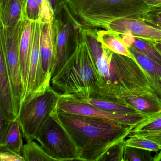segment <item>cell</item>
<instances>
[{"instance_id": "1", "label": "cell", "mask_w": 161, "mask_h": 161, "mask_svg": "<svg viewBox=\"0 0 161 161\" xmlns=\"http://www.w3.org/2000/svg\"><path fill=\"white\" fill-rule=\"evenodd\" d=\"M58 115L79 152V161H101L114 146L122 143L135 126L59 112Z\"/></svg>"}, {"instance_id": "2", "label": "cell", "mask_w": 161, "mask_h": 161, "mask_svg": "<svg viewBox=\"0 0 161 161\" xmlns=\"http://www.w3.org/2000/svg\"><path fill=\"white\" fill-rule=\"evenodd\" d=\"M75 49L60 70L53 76L52 87L59 94L76 97H89L99 81L96 63L82 29Z\"/></svg>"}, {"instance_id": "3", "label": "cell", "mask_w": 161, "mask_h": 161, "mask_svg": "<svg viewBox=\"0 0 161 161\" xmlns=\"http://www.w3.org/2000/svg\"><path fill=\"white\" fill-rule=\"evenodd\" d=\"M112 79L128 92L161 102V92L156 84L134 59L113 53Z\"/></svg>"}, {"instance_id": "4", "label": "cell", "mask_w": 161, "mask_h": 161, "mask_svg": "<svg viewBox=\"0 0 161 161\" xmlns=\"http://www.w3.org/2000/svg\"><path fill=\"white\" fill-rule=\"evenodd\" d=\"M60 95L52 86L20 105L17 118L27 142L36 140L43 125L57 108Z\"/></svg>"}, {"instance_id": "5", "label": "cell", "mask_w": 161, "mask_h": 161, "mask_svg": "<svg viewBox=\"0 0 161 161\" xmlns=\"http://www.w3.org/2000/svg\"><path fill=\"white\" fill-rule=\"evenodd\" d=\"M36 140L55 161H79L78 148L60 121L57 108L44 123Z\"/></svg>"}, {"instance_id": "6", "label": "cell", "mask_w": 161, "mask_h": 161, "mask_svg": "<svg viewBox=\"0 0 161 161\" xmlns=\"http://www.w3.org/2000/svg\"><path fill=\"white\" fill-rule=\"evenodd\" d=\"M27 19L22 17L11 27L1 25L0 48L3 50L10 80L18 104L20 106L23 85L20 72L19 47L20 38Z\"/></svg>"}, {"instance_id": "7", "label": "cell", "mask_w": 161, "mask_h": 161, "mask_svg": "<svg viewBox=\"0 0 161 161\" xmlns=\"http://www.w3.org/2000/svg\"><path fill=\"white\" fill-rule=\"evenodd\" d=\"M89 97L103 99L133 108L149 117L161 112V102L134 95L114 82H98L92 88Z\"/></svg>"}, {"instance_id": "8", "label": "cell", "mask_w": 161, "mask_h": 161, "mask_svg": "<svg viewBox=\"0 0 161 161\" xmlns=\"http://www.w3.org/2000/svg\"><path fill=\"white\" fill-rule=\"evenodd\" d=\"M57 108V111L59 112L103 119L129 126H136L147 118V117L144 115L122 114L107 112L62 95H60Z\"/></svg>"}, {"instance_id": "9", "label": "cell", "mask_w": 161, "mask_h": 161, "mask_svg": "<svg viewBox=\"0 0 161 161\" xmlns=\"http://www.w3.org/2000/svg\"><path fill=\"white\" fill-rule=\"evenodd\" d=\"M43 25L38 20L35 21L28 88L23 102L43 93L50 87L45 81L40 62V40Z\"/></svg>"}, {"instance_id": "10", "label": "cell", "mask_w": 161, "mask_h": 161, "mask_svg": "<svg viewBox=\"0 0 161 161\" xmlns=\"http://www.w3.org/2000/svg\"><path fill=\"white\" fill-rule=\"evenodd\" d=\"M0 51V113L8 120H13L18 116L20 107L15 97L4 52L1 48Z\"/></svg>"}, {"instance_id": "11", "label": "cell", "mask_w": 161, "mask_h": 161, "mask_svg": "<svg viewBox=\"0 0 161 161\" xmlns=\"http://www.w3.org/2000/svg\"><path fill=\"white\" fill-rule=\"evenodd\" d=\"M105 29L120 34H130L138 38L161 42V29L135 19H112Z\"/></svg>"}, {"instance_id": "12", "label": "cell", "mask_w": 161, "mask_h": 161, "mask_svg": "<svg viewBox=\"0 0 161 161\" xmlns=\"http://www.w3.org/2000/svg\"><path fill=\"white\" fill-rule=\"evenodd\" d=\"M34 24L35 21H31L29 19L26 20L20 38L19 62L23 85V93L21 97L20 105L26 97L28 90Z\"/></svg>"}, {"instance_id": "13", "label": "cell", "mask_w": 161, "mask_h": 161, "mask_svg": "<svg viewBox=\"0 0 161 161\" xmlns=\"http://www.w3.org/2000/svg\"><path fill=\"white\" fill-rule=\"evenodd\" d=\"M40 62L45 81L51 85L55 47L53 21L43 24L40 40Z\"/></svg>"}, {"instance_id": "14", "label": "cell", "mask_w": 161, "mask_h": 161, "mask_svg": "<svg viewBox=\"0 0 161 161\" xmlns=\"http://www.w3.org/2000/svg\"><path fill=\"white\" fill-rule=\"evenodd\" d=\"M54 36V62L52 69V77L60 70L65 64L71 53L69 50V40L71 32V24H64L60 21H53Z\"/></svg>"}, {"instance_id": "15", "label": "cell", "mask_w": 161, "mask_h": 161, "mask_svg": "<svg viewBox=\"0 0 161 161\" xmlns=\"http://www.w3.org/2000/svg\"><path fill=\"white\" fill-rule=\"evenodd\" d=\"M23 136L19 121L16 118L0 130V150L21 154L24 146Z\"/></svg>"}, {"instance_id": "16", "label": "cell", "mask_w": 161, "mask_h": 161, "mask_svg": "<svg viewBox=\"0 0 161 161\" xmlns=\"http://www.w3.org/2000/svg\"><path fill=\"white\" fill-rule=\"evenodd\" d=\"M130 137L147 138L161 147V112L149 117L135 126L127 137Z\"/></svg>"}, {"instance_id": "17", "label": "cell", "mask_w": 161, "mask_h": 161, "mask_svg": "<svg viewBox=\"0 0 161 161\" xmlns=\"http://www.w3.org/2000/svg\"><path fill=\"white\" fill-rule=\"evenodd\" d=\"M62 95V94H61ZM72 99L81 103H87L93 105L101 110L111 113L133 115H146L143 113L130 107H127L124 105H120L109 101L98 98L89 97L87 98L76 97L71 96L62 95ZM149 117V116H148Z\"/></svg>"}, {"instance_id": "18", "label": "cell", "mask_w": 161, "mask_h": 161, "mask_svg": "<svg viewBox=\"0 0 161 161\" xmlns=\"http://www.w3.org/2000/svg\"><path fill=\"white\" fill-rule=\"evenodd\" d=\"M118 35L110 30L101 31L97 32V39L103 47L114 53L133 59L122 38Z\"/></svg>"}, {"instance_id": "19", "label": "cell", "mask_w": 161, "mask_h": 161, "mask_svg": "<svg viewBox=\"0 0 161 161\" xmlns=\"http://www.w3.org/2000/svg\"><path fill=\"white\" fill-rule=\"evenodd\" d=\"M133 58L156 84L161 92V66L136 51L133 47L128 48Z\"/></svg>"}, {"instance_id": "20", "label": "cell", "mask_w": 161, "mask_h": 161, "mask_svg": "<svg viewBox=\"0 0 161 161\" xmlns=\"http://www.w3.org/2000/svg\"><path fill=\"white\" fill-rule=\"evenodd\" d=\"M121 35L122 40L127 47H133L136 51L161 66V53L154 46L132 35Z\"/></svg>"}, {"instance_id": "21", "label": "cell", "mask_w": 161, "mask_h": 161, "mask_svg": "<svg viewBox=\"0 0 161 161\" xmlns=\"http://www.w3.org/2000/svg\"><path fill=\"white\" fill-rule=\"evenodd\" d=\"M0 12L1 25L11 27L22 18L23 5L19 0H9Z\"/></svg>"}, {"instance_id": "22", "label": "cell", "mask_w": 161, "mask_h": 161, "mask_svg": "<svg viewBox=\"0 0 161 161\" xmlns=\"http://www.w3.org/2000/svg\"><path fill=\"white\" fill-rule=\"evenodd\" d=\"M113 55V52L103 46L102 53L97 57L94 58L99 75V81L107 82L112 80Z\"/></svg>"}, {"instance_id": "23", "label": "cell", "mask_w": 161, "mask_h": 161, "mask_svg": "<svg viewBox=\"0 0 161 161\" xmlns=\"http://www.w3.org/2000/svg\"><path fill=\"white\" fill-rule=\"evenodd\" d=\"M22 154L25 161H55L34 140L28 141L24 144Z\"/></svg>"}, {"instance_id": "24", "label": "cell", "mask_w": 161, "mask_h": 161, "mask_svg": "<svg viewBox=\"0 0 161 161\" xmlns=\"http://www.w3.org/2000/svg\"><path fill=\"white\" fill-rule=\"evenodd\" d=\"M129 138L123 141L124 146L155 152H159L161 150L160 145L147 138L139 137H130Z\"/></svg>"}, {"instance_id": "25", "label": "cell", "mask_w": 161, "mask_h": 161, "mask_svg": "<svg viewBox=\"0 0 161 161\" xmlns=\"http://www.w3.org/2000/svg\"><path fill=\"white\" fill-rule=\"evenodd\" d=\"M153 161L151 151L133 147H124L123 161Z\"/></svg>"}, {"instance_id": "26", "label": "cell", "mask_w": 161, "mask_h": 161, "mask_svg": "<svg viewBox=\"0 0 161 161\" xmlns=\"http://www.w3.org/2000/svg\"><path fill=\"white\" fill-rule=\"evenodd\" d=\"M40 9V16L38 21L47 24L54 20V13L47 0H36Z\"/></svg>"}, {"instance_id": "27", "label": "cell", "mask_w": 161, "mask_h": 161, "mask_svg": "<svg viewBox=\"0 0 161 161\" xmlns=\"http://www.w3.org/2000/svg\"><path fill=\"white\" fill-rule=\"evenodd\" d=\"M124 146L123 142L111 148L101 161H123Z\"/></svg>"}, {"instance_id": "28", "label": "cell", "mask_w": 161, "mask_h": 161, "mask_svg": "<svg viewBox=\"0 0 161 161\" xmlns=\"http://www.w3.org/2000/svg\"><path fill=\"white\" fill-rule=\"evenodd\" d=\"M27 19L32 21H37L40 16V9L36 0H27L25 11Z\"/></svg>"}, {"instance_id": "29", "label": "cell", "mask_w": 161, "mask_h": 161, "mask_svg": "<svg viewBox=\"0 0 161 161\" xmlns=\"http://www.w3.org/2000/svg\"><path fill=\"white\" fill-rule=\"evenodd\" d=\"M1 161H25L24 157L21 154L8 151L1 150Z\"/></svg>"}, {"instance_id": "30", "label": "cell", "mask_w": 161, "mask_h": 161, "mask_svg": "<svg viewBox=\"0 0 161 161\" xmlns=\"http://www.w3.org/2000/svg\"><path fill=\"white\" fill-rule=\"evenodd\" d=\"M144 3L147 5L152 6L161 5V0H144Z\"/></svg>"}, {"instance_id": "31", "label": "cell", "mask_w": 161, "mask_h": 161, "mask_svg": "<svg viewBox=\"0 0 161 161\" xmlns=\"http://www.w3.org/2000/svg\"><path fill=\"white\" fill-rule=\"evenodd\" d=\"M154 22L157 26L161 27V13L155 18Z\"/></svg>"}, {"instance_id": "32", "label": "cell", "mask_w": 161, "mask_h": 161, "mask_svg": "<svg viewBox=\"0 0 161 161\" xmlns=\"http://www.w3.org/2000/svg\"><path fill=\"white\" fill-rule=\"evenodd\" d=\"M153 161H161V150L153 157Z\"/></svg>"}, {"instance_id": "33", "label": "cell", "mask_w": 161, "mask_h": 161, "mask_svg": "<svg viewBox=\"0 0 161 161\" xmlns=\"http://www.w3.org/2000/svg\"><path fill=\"white\" fill-rule=\"evenodd\" d=\"M9 0H1L0 2V9L4 8Z\"/></svg>"}, {"instance_id": "34", "label": "cell", "mask_w": 161, "mask_h": 161, "mask_svg": "<svg viewBox=\"0 0 161 161\" xmlns=\"http://www.w3.org/2000/svg\"><path fill=\"white\" fill-rule=\"evenodd\" d=\"M19 1H20V2L22 3V5H23V14L26 15L25 11H26V3H27V0H19Z\"/></svg>"}, {"instance_id": "35", "label": "cell", "mask_w": 161, "mask_h": 161, "mask_svg": "<svg viewBox=\"0 0 161 161\" xmlns=\"http://www.w3.org/2000/svg\"><path fill=\"white\" fill-rule=\"evenodd\" d=\"M153 46L161 53V43L157 42V43H154Z\"/></svg>"}, {"instance_id": "36", "label": "cell", "mask_w": 161, "mask_h": 161, "mask_svg": "<svg viewBox=\"0 0 161 161\" xmlns=\"http://www.w3.org/2000/svg\"><path fill=\"white\" fill-rule=\"evenodd\" d=\"M160 29H161V28H160Z\"/></svg>"}]
</instances>
